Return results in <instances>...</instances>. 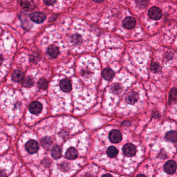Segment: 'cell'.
Segmentation results:
<instances>
[{"instance_id":"obj_1","label":"cell","mask_w":177,"mask_h":177,"mask_svg":"<svg viewBox=\"0 0 177 177\" xmlns=\"http://www.w3.org/2000/svg\"><path fill=\"white\" fill-rule=\"evenodd\" d=\"M59 90L62 91V92L65 94L69 93L71 91V82L70 79L64 77L60 79L59 81Z\"/></svg>"},{"instance_id":"obj_2","label":"cell","mask_w":177,"mask_h":177,"mask_svg":"<svg viewBox=\"0 0 177 177\" xmlns=\"http://www.w3.org/2000/svg\"><path fill=\"white\" fill-rule=\"evenodd\" d=\"M148 14L151 19L155 20V21H157L162 18L163 13H162V10L160 9H159L158 7L154 6L149 9Z\"/></svg>"},{"instance_id":"obj_3","label":"cell","mask_w":177,"mask_h":177,"mask_svg":"<svg viewBox=\"0 0 177 177\" xmlns=\"http://www.w3.org/2000/svg\"><path fill=\"white\" fill-rule=\"evenodd\" d=\"M123 153L127 156H133L136 153V148L131 143H127L123 148Z\"/></svg>"},{"instance_id":"obj_4","label":"cell","mask_w":177,"mask_h":177,"mask_svg":"<svg viewBox=\"0 0 177 177\" xmlns=\"http://www.w3.org/2000/svg\"><path fill=\"white\" fill-rule=\"evenodd\" d=\"M109 138L112 143H118L122 139V135L118 130H113L109 134Z\"/></svg>"},{"instance_id":"obj_5","label":"cell","mask_w":177,"mask_h":177,"mask_svg":"<svg viewBox=\"0 0 177 177\" xmlns=\"http://www.w3.org/2000/svg\"><path fill=\"white\" fill-rule=\"evenodd\" d=\"M30 17L31 20L36 24H41L46 19V16L40 12H34L30 14Z\"/></svg>"},{"instance_id":"obj_6","label":"cell","mask_w":177,"mask_h":177,"mask_svg":"<svg viewBox=\"0 0 177 177\" xmlns=\"http://www.w3.org/2000/svg\"><path fill=\"white\" fill-rule=\"evenodd\" d=\"M39 148V143L35 140H32L26 143V149L28 152L30 154H33L38 151Z\"/></svg>"},{"instance_id":"obj_7","label":"cell","mask_w":177,"mask_h":177,"mask_svg":"<svg viewBox=\"0 0 177 177\" xmlns=\"http://www.w3.org/2000/svg\"><path fill=\"white\" fill-rule=\"evenodd\" d=\"M176 169H177V165L175 162L174 160H169L166 163L164 166V171L167 174L170 175L174 174V172H175Z\"/></svg>"},{"instance_id":"obj_8","label":"cell","mask_w":177,"mask_h":177,"mask_svg":"<svg viewBox=\"0 0 177 177\" xmlns=\"http://www.w3.org/2000/svg\"><path fill=\"white\" fill-rule=\"evenodd\" d=\"M138 99L139 95L137 92L134 91L128 92L125 96V100L129 104H134L138 100Z\"/></svg>"},{"instance_id":"obj_9","label":"cell","mask_w":177,"mask_h":177,"mask_svg":"<svg viewBox=\"0 0 177 177\" xmlns=\"http://www.w3.org/2000/svg\"><path fill=\"white\" fill-rule=\"evenodd\" d=\"M136 24V21L134 18L132 17H127L123 21L124 27L128 30H131L135 27Z\"/></svg>"},{"instance_id":"obj_10","label":"cell","mask_w":177,"mask_h":177,"mask_svg":"<svg viewBox=\"0 0 177 177\" xmlns=\"http://www.w3.org/2000/svg\"><path fill=\"white\" fill-rule=\"evenodd\" d=\"M42 110V105L38 101H34L31 103L29 106V111L33 114H39Z\"/></svg>"},{"instance_id":"obj_11","label":"cell","mask_w":177,"mask_h":177,"mask_svg":"<svg viewBox=\"0 0 177 177\" xmlns=\"http://www.w3.org/2000/svg\"><path fill=\"white\" fill-rule=\"evenodd\" d=\"M21 6L24 10L28 12L32 11L35 8V4L34 3L31 1H27V0H24L21 1Z\"/></svg>"},{"instance_id":"obj_12","label":"cell","mask_w":177,"mask_h":177,"mask_svg":"<svg viewBox=\"0 0 177 177\" xmlns=\"http://www.w3.org/2000/svg\"><path fill=\"white\" fill-rule=\"evenodd\" d=\"M102 75L104 78L107 81H111L114 78L115 76V73L111 69L105 68L102 71Z\"/></svg>"},{"instance_id":"obj_13","label":"cell","mask_w":177,"mask_h":177,"mask_svg":"<svg viewBox=\"0 0 177 177\" xmlns=\"http://www.w3.org/2000/svg\"><path fill=\"white\" fill-rule=\"evenodd\" d=\"M78 155V152L74 148H70L66 151V158L70 160H74L77 158Z\"/></svg>"},{"instance_id":"obj_14","label":"cell","mask_w":177,"mask_h":177,"mask_svg":"<svg viewBox=\"0 0 177 177\" xmlns=\"http://www.w3.org/2000/svg\"><path fill=\"white\" fill-rule=\"evenodd\" d=\"M24 73L19 70H15L12 74V79L15 82H21L24 80Z\"/></svg>"},{"instance_id":"obj_15","label":"cell","mask_w":177,"mask_h":177,"mask_svg":"<svg viewBox=\"0 0 177 177\" xmlns=\"http://www.w3.org/2000/svg\"><path fill=\"white\" fill-rule=\"evenodd\" d=\"M47 53L51 57L56 58L58 56L59 53V51L57 46L51 45L48 46L47 48Z\"/></svg>"},{"instance_id":"obj_16","label":"cell","mask_w":177,"mask_h":177,"mask_svg":"<svg viewBox=\"0 0 177 177\" xmlns=\"http://www.w3.org/2000/svg\"><path fill=\"white\" fill-rule=\"evenodd\" d=\"M123 90V86L121 84L114 83L111 85L110 90L114 95H119L121 93Z\"/></svg>"},{"instance_id":"obj_17","label":"cell","mask_w":177,"mask_h":177,"mask_svg":"<svg viewBox=\"0 0 177 177\" xmlns=\"http://www.w3.org/2000/svg\"><path fill=\"white\" fill-rule=\"evenodd\" d=\"M51 155L55 159L60 158L62 156V149L58 145H55L51 149Z\"/></svg>"},{"instance_id":"obj_18","label":"cell","mask_w":177,"mask_h":177,"mask_svg":"<svg viewBox=\"0 0 177 177\" xmlns=\"http://www.w3.org/2000/svg\"><path fill=\"white\" fill-rule=\"evenodd\" d=\"M166 139L171 142H177V133L176 131H170L166 134Z\"/></svg>"},{"instance_id":"obj_19","label":"cell","mask_w":177,"mask_h":177,"mask_svg":"<svg viewBox=\"0 0 177 177\" xmlns=\"http://www.w3.org/2000/svg\"><path fill=\"white\" fill-rule=\"evenodd\" d=\"M22 85L24 87H27V88L32 87L34 85L33 79L29 76L25 77L22 81Z\"/></svg>"},{"instance_id":"obj_20","label":"cell","mask_w":177,"mask_h":177,"mask_svg":"<svg viewBox=\"0 0 177 177\" xmlns=\"http://www.w3.org/2000/svg\"><path fill=\"white\" fill-rule=\"evenodd\" d=\"M107 153L110 157L113 158V157H115L118 155V153H119V151L115 147L111 146L107 149Z\"/></svg>"},{"instance_id":"obj_21","label":"cell","mask_w":177,"mask_h":177,"mask_svg":"<svg viewBox=\"0 0 177 177\" xmlns=\"http://www.w3.org/2000/svg\"><path fill=\"white\" fill-rule=\"evenodd\" d=\"M177 91L175 88H172L170 91L169 97V103L171 104L177 99Z\"/></svg>"},{"instance_id":"obj_22","label":"cell","mask_w":177,"mask_h":177,"mask_svg":"<svg viewBox=\"0 0 177 177\" xmlns=\"http://www.w3.org/2000/svg\"><path fill=\"white\" fill-rule=\"evenodd\" d=\"M48 83L47 81L45 78H41L38 81V86L40 88L43 89H46L48 87Z\"/></svg>"},{"instance_id":"obj_23","label":"cell","mask_w":177,"mask_h":177,"mask_svg":"<svg viewBox=\"0 0 177 177\" xmlns=\"http://www.w3.org/2000/svg\"><path fill=\"white\" fill-rule=\"evenodd\" d=\"M150 70L153 73H157L158 72L160 71L161 70V67L158 63L156 62H153L151 65Z\"/></svg>"},{"instance_id":"obj_24","label":"cell","mask_w":177,"mask_h":177,"mask_svg":"<svg viewBox=\"0 0 177 177\" xmlns=\"http://www.w3.org/2000/svg\"><path fill=\"white\" fill-rule=\"evenodd\" d=\"M137 5L138 7L141 9H144L148 5V2L146 1H136Z\"/></svg>"},{"instance_id":"obj_25","label":"cell","mask_w":177,"mask_h":177,"mask_svg":"<svg viewBox=\"0 0 177 177\" xmlns=\"http://www.w3.org/2000/svg\"><path fill=\"white\" fill-rule=\"evenodd\" d=\"M45 3L46 4V5H53L56 2H57V1H44Z\"/></svg>"},{"instance_id":"obj_26","label":"cell","mask_w":177,"mask_h":177,"mask_svg":"<svg viewBox=\"0 0 177 177\" xmlns=\"http://www.w3.org/2000/svg\"><path fill=\"white\" fill-rule=\"evenodd\" d=\"M102 177H113L110 174H106V175H102Z\"/></svg>"},{"instance_id":"obj_27","label":"cell","mask_w":177,"mask_h":177,"mask_svg":"<svg viewBox=\"0 0 177 177\" xmlns=\"http://www.w3.org/2000/svg\"><path fill=\"white\" fill-rule=\"evenodd\" d=\"M136 177H146L145 176V175H141V174H140V175H137Z\"/></svg>"}]
</instances>
